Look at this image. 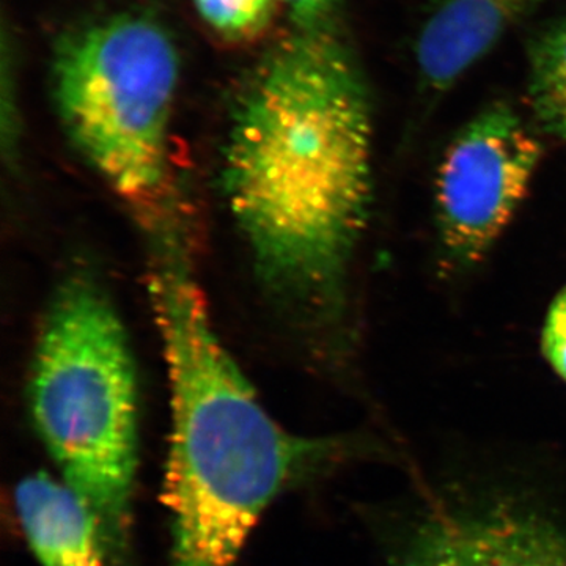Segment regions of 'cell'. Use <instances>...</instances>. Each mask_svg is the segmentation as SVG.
<instances>
[{
    "label": "cell",
    "instance_id": "obj_9",
    "mask_svg": "<svg viewBox=\"0 0 566 566\" xmlns=\"http://www.w3.org/2000/svg\"><path fill=\"white\" fill-rule=\"evenodd\" d=\"M528 103L539 128L566 140V20L543 32L532 46Z\"/></svg>",
    "mask_w": 566,
    "mask_h": 566
},
{
    "label": "cell",
    "instance_id": "obj_1",
    "mask_svg": "<svg viewBox=\"0 0 566 566\" xmlns=\"http://www.w3.org/2000/svg\"><path fill=\"white\" fill-rule=\"evenodd\" d=\"M222 189L264 285L294 307H331L367 223L371 117L329 24L294 28L245 81Z\"/></svg>",
    "mask_w": 566,
    "mask_h": 566
},
{
    "label": "cell",
    "instance_id": "obj_8",
    "mask_svg": "<svg viewBox=\"0 0 566 566\" xmlns=\"http://www.w3.org/2000/svg\"><path fill=\"white\" fill-rule=\"evenodd\" d=\"M535 0H442L417 44L420 73L447 88L479 62Z\"/></svg>",
    "mask_w": 566,
    "mask_h": 566
},
{
    "label": "cell",
    "instance_id": "obj_7",
    "mask_svg": "<svg viewBox=\"0 0 566 566\" xmlns=\"http://www.w3.org/2000/svg\"><path fill=\"white\" fill-rule=\"evenodd\" d=\"M14 505L40 566H104L95 516L65 482L44 472L25 476L14 490Z\"/></svg>",
    "mask_w": 566,
    "mask_h": 566
},
{
    "label": "cell",
    "instance_id": "obj_11",
    "mask_svg": "<svg viewBox=\"0 0 566 566\" xmlns=\"http://www.w3.org/2000/svg\"><path fill=\"white\" fill-rule=\"evenodd\" d=\"M542 344L547 363L566 381V289L551 304L543 327Z\"/></svg>",
    "mask_w": 566,
    "mask_h": 566
},
{
    "label": "cell",
    "instance_id": "obj_12",
    "mask_svg": "<svg viewBox=\"0 0 566 566\" xmlns=\"http://www.w3.org/2000/svg\"><path fill=\"white\" fill-rule=\"evenodd\" d=\"M279 2L289 11L294 28L311 29L329 24V17L338 0H279Z\"/></svg>",
    "mask_w": 566,
    "mask_h": 566
},
{
    "label": "cell",
    "instance_id": "obj_5",
    "mask_svg": "<svg viewBox=\"0 0 566 566\" xmlns=\"http://www.w3.org/2000/svg\"><path fill=\"white\" fill-rule=\"evenodd\" d=\"M539 158V142L502 104L461 129L436 180L441 243L455 264L472 266L490 252L526 197Z\"/></svg>",
    "mask_w": 566,
    "mask_h": 566
},
{
    "label": "cell",
    "instance_id": "obj_3",
    "mask_svg": "<svg viewBox=\"0 0 566 566\" xmlns=\"http://www.w3.org/2000/svg\"><path fill=\"white\" fill-rule=\"evenodd\" d=\"M33 427L98 524L104 566H132L139 389L109 294L73 274L51 296L29 371Z\"/></svg>",
    "mask_w": 566,
    "mask_h": 566
},
{
    "label": "cell",
    "instance_id": "obj_10",
    "mask_svg": "<svg viewBox=\"0 0 566 566\" xmlns=\"http://www.w3.org/2000/svg\"><path fill=\"white\" fill-rule=\"evenodd\" d=\"M205 24L226 39H249L262 32L274 0H193Z\"/></svg>",
    "mask_w": 566,
    "mask_h": 566
},
{
    "label": "cell",
    "instance_id": "obj_2",
    "mask_svg": "<svg viewBox=\"0 0 566 566\" xmlns=\"http://www.w3.org/2000/svg\"><path fill=\"white\" fill-rule=\"evenodd\" d=\"M175 252L167 244L148 279L170 389L169 566H234L279 495L322 479L363 449L354 439L305 438L275 422Z\"/></svg>",
    "mask_w": 566,
    "mask_h": 566
},
{
    "label": "cell",
    "instance_id": "obj_6",
    "mask_svg": "<svg viewBox=\"0 0 566 566\" xmlns=\"http://www.w3.org/2000/svg\"><path fill=\"white\" fill-rule=\"evenodd\" d=\"M389 566H566V527L515 495L450 501L417 521Z\"/></svg>",
    "mask_w": 566,
    "mask_h": 566
},
{
    "label": "cell",
    "instance_id": "obj_4",
    "mask_svg": "<svg viewBox=\"0 0 566 566\" xmlns=\"http://www.w3.org/2000/svg\"><path fill=\"white\" fill-rule=\"evenodd\" d=\"M178 80L172 35L139 11L66 32L52 55V96L63 129L144 221L163 218Z\"/></svg>",
    "mask_w": 566,
    "mask_h": 566
}]
</instances>
